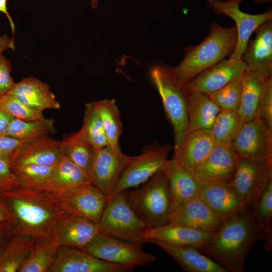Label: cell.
I'll return each instance as SVG.
<instances>
[{"instance_id":"1","label":"cell","mask_w":272,"mask_h":272,"mask_svg":"<svg viewBox=\"0 0 272 272\" xmlns=\"http://www.w3.org/2000/svg\"><path fill=\"white\" fill-rule=\"evenodd\" d=\"M14 234L35 240L53 237L59 223L70 214L63 207L59 196L51 191L19 187L0 192Z\"/></svg>"},{"instance_id":"2","label":"cell","mask_w":272,"mask_h":272,"mask_svg":"<svg viewBox=\"0 0 272 272\" xmlns=\"http://www.w3.org/2000/svg\"><path fill=\"white\" fill-rule=\"evenodd\" d=\"M262 240L248 210L239 216L223 221L218 231L205 245L198 248L212 257L226 271H245V261L253 244Z\"/></svg>"},{"instance_id":"3","label":"cell","mask_w":272,"mask_h":272,"mask_svg":"<svg viewBox=\"0 0 272 272\" xmlns=\"http://www.w3.org/2000/svg\"><path fill=\"white\" fill-rule=\"evenodd\" d=\"M237 40L235 26L225 27L216 23L211 24L208 34L200 44L188 46L180 63L170 67L176 78L183 84L208 67L230 57Z\"/></svg>"},{"instance_id":"4","label":"cell","mask_w":272,"mask_h":272,"mask_svg":"<svg viewBox=\"0 0 272 272\" xmlns=\"http://www.w3.org/2000/svg\"><path fill=\"white\" fill-rule=\"evenodd\" d=\"M140 217L149 227L161 226L169 223L171 199L168 179L159 171L139 189L122 192Z\"/></svg>"},{"instance_id":"5","label":"cell","mask_w":272,"mask_h":272,"mask_svg":"<svg viewBox=\"0 0 272 272\" xmlns=\"http://www.w3.org/2000/svg\"><path fill=\"white\" fill-rule=\"evenodd\" d=\"M150 74L172 125L176 148L186 133L188 90L176 78L170 67H153Z\"/></svg>"},{"instance_id":"6","label":"cell","mask_w":272,"mask_h":272,"mask_svg":"<svg viewBox=\"0 0 272 272\" xmlns=\"http://www.w3.org/2000/svg\"><path fill=\"white\" fill-rule=\"evenodd\" d=\"M98 224L101 232L140 243L145 242L146 233L150 228L138 216L122 192L108 197Z\"/></svg>"},{"instance_id":"7","label":"cell","mask_w":272,"mask_h":272,"mask_svg":"<svg viewBox=\"0 0 272 272\" xmlns=\"http://www.w3.org/2000/svg\"><path fill=\"white\" fill-rule=\"evenodd\" d=\"M140 244L100 232L84 251L99 259L130 270L137 266L152 264L156 259L153 254L144 251Z\"/></svg>"},{"instance_id":"8","label":"cell","mask_w":272,"mask_h":272,"mask_svg":"<svg viewBox=\"0 0 272 272\" xmlns=\"http://www.w3.org/2000/svg\"><path fill=\"white\" fill-rule=\"evenodd\" d=\"M231 145L238 157L272 164V129L259 117L245 122Z\"/></svg>"},{"instance_id":"9","label":"cell","mask_w":272,"mask_h":272,"mask_svg":"<svg viewBox=\"0 0 272 272\" xmlns=\"http://www.w3.org/2000/svg\"><path fill=\"white\" fill-rule=\"evenodd\" d=\"M171 149L169 145H153L134 156L123 170L113 194L144 184L161 171Z\"/></svg>"},{"instance_id":"10","label":"cell","mask_w":272,"mask_h":272,"mask_svg":"<svg viewBox=\"0 0 272 272\" xmlns=\"http://www.w3.org/2000/svg\"><path fill=\"white\" fill-rule=\"evenodd\" d=\"M208 6L215 13L224 14L235 22L237 40L235 49L229 57L241 60L249 39L256 29L264 22L272 19V11L257 14H250L240 9V4L243 0H205Z\"/></svg>"},{"instance_id":"11","label":"cell","mask_w":272,"mask_h":272,"mask_svg":"<svg viewBox=\"0 0 272 272\" xmlns=\"http://www.w3.org/2000/svg\"><path fill=\"white\" fill-rule=\"evenodd\" d=\"M134 156L126 155L120 149L109 145L97 150L90 176L92 182L107 197L114 192L125 167Z\"/></svg>"},{"instance_id":"12","label":"cell","mask_w":272,"mask_h":272,"mask_svg":"<svg viewBox=\"0 0 272 272\" xmlns=\"http://www.w3.org/2000/svg\"><path fill=\"white\" fill-rule=\"evenodd\" d=\"M271 180L272 164H262L239 157L231 184L248 209Z\"/></svg>"},{"instance_id":"13","label":"cell","mask_w":272,"mask_h":272,"mask_svg":"<svg viewBox=\"0 0 272 272\" xmlns=\"http://www.w3.org/2000/svg\"><path fill=\"white\" fill-rule=\"evenodd\" d=\"M238 158L231 144H215L193 175L201 184L231 183Z\"/></svg>"},{"instance_id":"14","label":"cell","mask_w":272,"mask_h":272,"mask_svg":"<svg viewBox=\"0 0 272 272\" xmlns=\"http://www.w3.org/2000/svg\"><path fill=\"white\" fill-rule=\"evenodd\" d=\"M64 209L70 214L98 224L108 197L93 183L81 186L59 196Z\"/></svg>"},{"instance_id":"15","label":"cell","mask_w":272,"mask_h":272,"mask_svg":"<svg viewBox=\"0 0 272 272\" xmlns=\"http://www.w3.org/2000/svg\"><path fill=\"white\" fill-rule=\"evenodd\" d=\"M247 69L242 60L229 58L208 67L184 85L188 91L209 94L243 75Z\"/></svg>"},{"instance_id":"16","label":"cell","mask_w":272,"mask_h":272,"mask_svg":"<svg viewBox=\"0 0 272 272\" xmlns=\"http://www.w3.org/2000/svg\"><path fill=\"white\" fill-rule=\"evenodd\" d=\"M222 222L221 219L199 196L183 203L172 212L169 217V223L215 233Z\"/></svg>"},{"instance_id":"17","label":"cell","mask_w":272,"mask_h":272,"mask_svg":"<svg viewBox=\"0 0 272 272\" xmlns=\"http://www.w3.org/2000/svg\"><path fill=\"white\" fill-rule=\"evenodd\" d=\"M129 269L99 259L78 248L59 246L49 272H125Z\"/></svg>"},{"instance_id":"18","label":"cell","mask_w":272,"mask_h":272,"mask_svg":"<svg viewBox=\"0 0 272 272\" xmlns=\"http://www.w3.org/2000/svg\"><path fill=\"white\" fill-rule=\"evenodd\" d=\"M199 196L222 221L239 216L247 210L231 183L201 184Z\"/></svg>"},{"instance_id":"19","label":"cell","mask_w":272,"mask_h":272,"mask_svg":"<svg viewBox=\"0 0 272 272\" xmlns=\"http://www.w3.org/2000/svg\"><path fill=\"white\" fill-rule=\"evenodd\" d=\"M62 155L60 141L45 135L24 141L9 161L10 166L31 164L55 166Z\"/></svg>"},{"instance_id":"20","label":"cell","mask_w":272,"mask_h":272,"mask_svg":"<svg viewBox=\"0 0 272 272\" xmlns=\"http://www.w3.org/2000/svg\"><path fill=\"white\" fill-rule=\"evenodd\" d=\"M215 144L211 130L186 133L179 146L174 148L173 159L193 175Z\"/></svg>"},{"instance_id":"21","label":"cell","mask_w":272,"mask_h":272,"mask_svg":"<svg viewBox=\"0 0 272 272\" xmlns=\"http://www.w3.org/2000/svg\"><path fill=\"white\" fill-rule=\"evenodd\" d=\"M249 41L241 60L248 70L269 77L272 75V19L261 24Z\"/></svg>"},{"instance_id":"22","label":"cell","mask_w":272,"mask_h":272,"mask_svg":"<svg viewBox=\"0 0 272 272\" xmlns=\"http://www.w3.org/2000/svg\"><path fill=\"white\" fill-rule=\"evenodd\" d=\"M161 171L168 181L170 214L183 203L199 196L201 184L191 172L173 158L166 161Z\"/></svg>"},{"instance_id":"23","label":"cell","mask_w":272,"mask_h":272,"mask_svg":"<svg viewBox=\"0 0 272 272\" xmlns=\"http://www.w3.org/2000/svg\"><path fill=\"white\" fill-rule=\"evenodd\" d=\"M100 232L98 224L85 218L70 214L59 223L53 237L60 246L84 250Z\"/></svg>"},{"instance_id":"24","label":"cell","mask_w":272,"mask_h":272,"mask_svg":"<svg viewBox=\"0 0 272 272\" xmlns=\"http://www.w3.org/2000/svg\"><path fill=\"white\" fill-rule=\"evenodd\" d=\"M8 94L28 106L41 111L58 109L61 107L50 86L32 76L15 82Z\"/></svg>"},{"instance_id":"25","label":"cell","mask_w":272,"mask_h":272,"mask_svg":"<svg viewBox=\"0 0 272 272\" xmlns=\"http://www.w3.org/2000/svg\"><path fill=\"white\" fill-rule=\"evenodd\" d=\"M162 248L187 272H226L217 262L206 256L196 247L175 245L163 242L148 240Z\"/></svg>"},{"instance_id":"26","label":"cell","mask_w":272,"mask_h":272,"mask_svg":"<svg viewBox=\"0 0 272 272\" xmlns=\"http://www.w3.org/2000/svg\"><path fill=\"white\" fill-rule=\"evenodd\" d=\"M214 234L169 223L150 227L146 233L145 242L148 240H155L172 245L192 246L198 248L206 245Z\"/></svg>"},{"instance_id":"27","label":"cell","mask_w":272,"mask_h":272,"mask_svg":"<svg viewBox=\"0 0 272 272\" xmlns=\"http://www.w3.org/2000/svg\"><path fill=\"white\" fill-rule=\"evenodd\" d=\"M188 92L185 134L195 130H211L221 108L208 94Z\"/></svg>"},{"instance_id":"28","label":"cell","mask_w":272,"mask_h":272,"mask_svg":"<svg viewBox=\"0 0 272 272\" xmlns=\"http://www.w3.org/2000/svg\"><path fill=\"white\" fill-rule=\"evenodd\" d=\"M91 183L93 182L90 176L62 152L61 158L54 167L47 190L59 196Z\"/></svg>"},{"instance_id":"29","label":"cell","mask_w":272,"mask_h":272,"mask_svg":"<svg viewBox=\"0 0 272 272\" xmlns=\"http://www.w3.org/2000/svg\"><path fill=\"white\" fill-rule=\"evenodd\" d=\"M267 78L248 69L244 73L241 101L237 112L245 122L258 117L260 100Z\"/></svg>"},{"instance_id":"30","label":"cell","mask_w":272,"mask_h":272,"mask_svg":"<svg viewBox=\"0 0 272 272\" xmlns=\"http://www.w3.org/2000/svg\"><path fill=\"white\" fill-rule=\"evenodd\" d=\"M60 144L63 153L90 176L97 149L89 142L82 129L64 137Z\"/></svg>"},{"instance_id":"31","label":"cell","mask_w":272,"mask_h":272,"mask_svg":"<svg viewBox=\"0 0 272 272\" xmlns=\"http://www.w3.org/2000/svg\"><path fill=\"white\" fill-rule=\"evenodd\" d=\"M36 240L14 234L0 252V272L18 271L34 247Z\"/></svg>"},{"instance_id":"32","label":"cell","mask_w":272,"mask_h":272,"mask_svg":"<svg viewBox=\"0 0 272 272\" xmlns=\"http://www.w3.org/2000/svg\"><path fill=\"white\" fill-rule=\"evenodd\" d=\"M250 208L251 219L262 234L265 249L270 251L272 249V180Z\"/></svg>"},{"instance_id":"33","label":"cell","mask_w":272,"mask_h":272,"mask_svg":"<svg viewBox=\"0 0 272 272\" xmlns=\"http://www.w3.org/2000/svg\"><path fill=\"white\" fill-rule=\"evenodd\" d=\"M59 246L53 237L37 240L18 272H49L56 259Z\"/></svg>"},{"instance_id":"34","label":"cell","mask_w":272,"mask_h":272,"mask_svg":"<svg viewBox=\"0 0 272 272\" xmlns=\"http://www.w3.org/2000/svg\"><path fill=\"white\" fill-rule=\"evenodd\" d=\"M56 133L55 120L44 118L33 121H24L13 118L10 122L5 135L22 141H28Z\"/></svg>"},{"instance_id":"35","label":"cell","mask_w":272,"mask_h":272,"mask_svg":"<svg viewBox=\"0 0 272 272\" xmlns=\"http://www.w3.org/2000/svg\"><path fill=\"white\" fill-rule=\"evenodd\" d=\"M54 167L39 164L10 166L19 187L44 190L47 189Z\"/></svg>"},{"instance_id":"36","label":"cell","mask_w":272,"mask_h":272,"mask_svg":"<svg viewBox=\"0 0 272 272\" xmlns=\"http://www.w3.org/2000/svg\"><path fill=\"white\" fill-rule=\"evenodd\" d=\"M101 118L109 145L120 149L119 140L122 131L120 112L114 99L93 101Z\"/></svg>"},{"instance_id":"37","label":"cell","mask_w":272,"mask_h":272,"mask_svg":"<svg viewBox=\"0 0 272 272\" xmlns=\"http://www.w3.org/2000/svg\"><path fill=\"white\" fill-rule=\"evenodd\" d=\"M245 122L237 111L221 109L211 129L215 144H231Z\"/></svg>"},{"instance_id":"38","label":"cell","mask_w":272,"mask_h":272,"mask_svg":"<svg viewBox=\"0 0 272 272\" xmlns=\"http://www.w3.org/2000/svg\"><path fill=\"white\" fill-rule=\"evenodd\" d=\"M91 144L96 149L109 145L101 118L93 101L85 104L81 127Z\"/></svg>"},{"instance_id":"39","label":"cell","mask_w":272,"mask_h":272,"mask_svg":"<svg viewBox=\"0 0 272 272\" xmlns=\"http://www.w3.org/2000/svg\"><path fill=\"white\" fill-rule=\"evenodd\" d=\"M243 75L233 79L221 88L208 94L221 109L238 111L242 91Z\"/></svg>"},{"instance_id":"40","label":"cell","mask_w":272,"mask_h":272,"mask_svg":"<svg viewBox=\"0 0 272 272\" xmlns=\"http://www.w3.org/2000/svg\"><path fill=\"white\" fill-rule=\"evenodd\" d=\"M0 109L14 118L24 121L36 120L45 117L43 111L28 106L9 94L0 99Z\"/></svg>"},{"instance_id":"41","label":"cell","mask_w":272,"mask_h":272,"mask_svg":"<svg viewBox=\"0 0 272 272\" xmlns=\"http://www.w3.org/2000/svg\"><path fill=\"white\" fill-rule=\"evenodd\" d=\"M272 129V77L265 83L258 109V116Z\"/></svg>"},{"instance_id":"42","label":"cell","mask_w":272,"mask_h":272,"mask_svg":"<svg viewBox=\"0 0 272 272\" xmlns=\"http://www.w3.org/2000/svg\"><path fill=\"white\" fill-rule=\"evenodd\" d=\"M11 69L10 62L0 54V99L10 92L15 83L11 75Z\"/></svg>"},{"instance_id":"43","label":"cell","mask_w":272,"mask_h":272,"mask_svg":"<svg viewBox=\"0 0 272 272\" xmlns=\"http://www.w3.org/2000/svg\"><path fill=\"white\" fill-rule=\"evenodd\" d=\"M19 187L11 171L9 162L0 158V192H7Z\"/></svg>"},{"instance_id":"44","label":"cell","mask_w":272,"mask_h":272,"mask_svg":"<svg viewBox=\"0 0 272 272\" xmlns=\"http://www.w3.org/2000/svg\"><path fill=\"white\" fill-rule=\"evenodd\" d=\"M24 141L10 136H0V158L9 162Z\"/></svg>"},{"instance_id":"45","label":"cell","mask_w":272,"mask_h":272,"mask_svg":"<svg viewBox=\"0 0 272 272\" xmlns=\"http://www.w3.org/2000/svg\"><path fill=\"white\" fill-rule=\"evenodd\" d=\"M14 234L13 228L9 221L0 223V252Z\"/></svg>"},{"instance_id":"46","label":"cell","mask_w":272,"mask_h":272,"mask_svg":"<svg viewBox=\"0 0 272 272\" xmlns=\"http://www.w3.org/2000/svg\"><path fill=\"white\" fill-rule=\"evenodd\" d=\"M13 118L11 114L0 109V136L5 135L8 126Z\"/></svg>"},{"instance_id":"47","label":"cell","mask_w":272,"mask_h":272,"mask_svg":"<svg viewBox=\"0 0 272 272\" xmlns=\"http://www.w3.org/2000/svg\"><path fill=\"white\" fill-rule=\"evenodd\" d=\"M15 48L14 38H10L7 35L0 36V54L4 51Z\"/></svg>"},{"instance_id":"48","label":"cell","mask_w":272,"mask_h":272,"mask_svg":"<svg viewBox=\"0 0 272 272\" xmlns=\"http://www.w3.org/2000/svg\"><path fill=\"white\" fill-rule=\"evenodd\" d=\"M7 2V0H0V12L3 13L7 17L10 25L12 32L14 34L15 25L8 11Z\"/></svg>"},{"instance_id":"49","label":"cell","mask_w":272,"mask_h":272,"mask_svg":"<svg viewBox=\"0 0 272 272\" xmlns=\"http://www.w3.org/2000/svg\"><path fill=\"white\" fill-rule=\"evenodd\" d=\"M10 216L4 203L0 200V223L10 221Z\"/></svg>"},{"instance_id":"50","label":"cell","mask_w":272,"mask_h":272,"mask_svg":"<svg viewBox=\"0 0 272 272\" xmlns=\"http://www.w3.org/2000/svg\"><path fill=\"white\" fill-rule=\"evenodd\" d=\"M91 6L93 8H96L98 3V0H90Z\"/></svg>"},{"instance_id":"51","label":"cell","mask_w":272,"mask_h":272,"mask_svg":"<svg viewBox=\"0 0 272 272\" xmlns=\"http://www.w3.org/2000/svg\"><path fill=\"white\" fill-rule=\"evenodd\" d=\"M272 0H254V2L258 5L263 4L267 2H271Z\"/></svg>"}]
</instances>
